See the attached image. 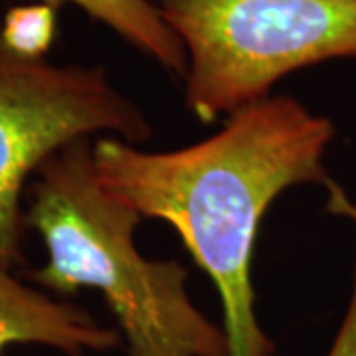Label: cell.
I'll return each mask as SVG.
<instances>
[{
    "label": "cell",
    "instance_id": "cell-5",
    "mask_svg": "<svg viewBox=\"0 0 356 356\" xmlns=\"http://www.w3.org/2000/svg\"><path fill=\"white\" fill-rule=\"evenodd\" d=\"M117 329L103 327L83 307L56 299L0 267V356L13 344H42L65 356L113 350Z\"/></svg>",
    "mask_w": 356,
    "mask_h": 356
},
{
    "label": "cell",
    "instance_id": "cell-6",
    "mask_svg": "<svg viewBox=\"0 0 356 356\" xmlns=\"http://www.w3.org/2000/svg\"><path fill=\"white\" fill-rule=\"evenodd\" d=\"M8 0H0L2 4ZM54 8L65 4L77 6L91 20L113 30L119 38L140 54L149 56L170 76L182 79L186 74V51L178 36L165 22L159 4L151 0H28Z\"/></svg>",
    "mask_w": 356,
    "mask_h": 356
},
{
    "label": "cell",
    "instance_id": "cell-3",
    "mask_svg": "<svg viewBox=\"0 0 356 356\" xmlns=\"http://www.w3.org/2000/svg\"><path fill=\"white\" fill-rule=\"evenodd\" d=\"M186 51L184 102L200 123L271 95L281 77L356 58V0H161Z\"/></svg>",
    "mask_w": 356,
    "mask_h": 356
},
{
    "label": "cell",
    "instance_id": "cell-2",
    "mask_svg": "<svg viewBox=\"0 0 356 356\" xmlns=\"http://www.w3.org/2000/svg\"><path fill=\"white\" fill-rule=\"evenodd\" d=\"M140 220L103 191L91 139L67 145L38 166L26 188L24 226L46 248V264L30 271V280L60 297L97 289L129 356H229L224 327L188 295V269L137 250Z\"/></svg>",
    "mask_w": 356,
    "mask_h": 356
},
{
    "label": "cell",
    "instance_id": "cell-8",
    "mask_svg": "<svg viewBox=\"0 0 356 356\" xmlns=\"http://www.w3.org/2000/svg\"><path fill=\"white\" fill-rule=\"evenodd\" d=\"M346 216H353L356 222V206L344 200L343 206L339 208ZM327 356H356V264L355 275H353V289H350V299L344 313L343 323L339 327V332L332 341L331 350Z\"/></svg>",
    "mask_w": 356,
    "mask_h": 356
},
{
    "label": "cell",
    "instance_id": "cell-4",
    "mask_svg": "<svg viewBox=\"0 0 356 356\" xmlns=\"http://www.w3.org/2000/svg\"><path fill=\"white\" fill-rule=\"evenodd\" d=\"M103 133L143 145L153 127L99 65L28 60L0 40V267L22 261L24 196L38 166Z\"/></svg>",
    "mask_w": 356,
    "mask_h": 356
},
{
    "label": "cell",
    "instance_id": "cell-7",
    "mask_svg": "<svg viewBox=\"0 0 356 356\" xmlns=\"http://www.w3.org/2000/svg\"><path fill=\"white\" fill-rule=\"evenodd\" d=\"M58 32V8L42 2L14 4L0 18V40L14 54L44 60Z\"/></svg>",
    "mask_w": 356,
    "mask_h": 356
},
{
    "label": "cell",
    "instance_id": "cell-1",
    "mask_svg": "<svg viewBox=\"0 0 356 356\" xmlns=\"http://www.w3.org/2000/svg\"><path fill=\"white\" fill-rule=\"evenodd\" d=\"M337 129L293 95L236 109L212 137L151 153L115 137L91 143L97 180L140 218L163 220L210 275L229 356H273L255 311L254 252L269 206L299 184H327Z\"/></svg>",
    "mask_w": 356,
    "mask_h": 356
}]
</instances>
